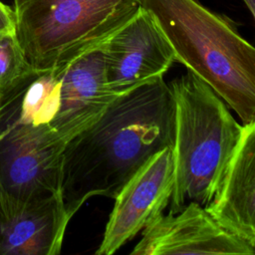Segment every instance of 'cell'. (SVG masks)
<instances>
[{
  "mask_svg": "<svg viewBox=\"0 0 255 255\" xmlns=\"http://www.w3.org/2000/svg\"><path fill=\"white\" fill-rule=\"evenodd\" d=\"M173 189L171 147L153 154L115 198L97 255H112L131 240L169 204Z\"/></svg>",
  "mask_w": 255,
  "mask_h": 255,
  "instance_id": "cell-7",
  "label": "cell"
},
{
  "mask_svg": "<svg viewBox=\"0 0 255 255\" xmlns=\"http://www.w3.org/2000/svg\"><path fill=\"white\" fill-rule=\"evenodd\" d=\"M103 44L56 68L59 108L50 128L67 142L93 124L118 97L106 80Z\"/></svg>",
  "mask_w": 255,
  "mask_h": 255,
  "instance_id": "cell-9",
  "label": "cell"
},
{
  "mask_svg": "<svg viewBox=\"0 0 255 255\" xmlns=\"http://www.w3.org/2000/svg\"><path fill=\"white\" fill-rule=\"evenodd\" d=\"M16 34V15L14 9L0 1V35Z\"/></svg>",
  "mask_w": 255,
  "mask_h": 255,
  "instance_id": "cell-13",
  "label": "cell"
},
{
  "mask_svg": "<svg viewBox=\"0 0 255 255\" xmlns=\"http://www.w3.org/2000/svg\"><path fill=\"white\" fill-rule=\"evenodd\" d=\"M66 142L46 125H15L0 132V188L21 200L60 194Z\"/></svg>",
  "mask_w": 255,
  "mask_h": 255,
  "instance_id": "cell-5",
  "label": "cell"
},
{
  "mask_svg": "<svg viewBox=\"0 0 255 255\" xmlns=\"http://www.w3.org/2000/svg\"><path fill=\"white\" fill-rule=\"evenodd\" d=\"M205 209L227 231L255 246V121L243 125L221 183Z\"/></svg>",
  "mask_w": 255,
  "mask_h": 255,
  "instance_id": "cell-11",
  "label": "cell"
},
{
  "mask_svg": "<svg viewBox=\"0 0 255 255\" xmlns=\"http://www.w3.org/2000/svg\"><path fill=\"white\" fill-rule=\"evenodd\" d=\"M174 103L173 189L169 213L215 195L242 131L223 100L187 71L169 84Z\"/></svg>",
  "mask_w": 255,
  "mask_h": 255,
  "instance_id": "cell-3",
  "label": "cell"
},
{
  "mask_svg": "<svg viewBox=\"0 0 255 255\" xmlns=\"http://www.w3.org/2000/svg\"><path fill=\"white\" fill-rule=\"evenodd\" d=\"M175 61L207 84L239 117L255 121V48L232 22L197 0H139Z\"/></svg>",
  "mask_w": 255,
  "mask_h": 255,
  "instance_id": "cell-2",
  "label": "cell"
},
{
  "mask_svg": "<svg viewBox=\"0 0 255 255\" xmlns=\"http://www.w3.org/2000/svg\"><path fill=\"white\" fill-rule=\"evenodd\" d=\"M33 69L27 62L16 34L0 35V91Z\"/></svg>",
  "mask_w": 255,
  "mask_h": 255,
  "instance_id": "cell-12",
  "label": "cell"
},
{
  "mask_svg": "<svg viewBox=\"0 0 255 255\" xmlns=\"http://www.w3.org/2000/svg\"><path fill=\"white\" fill-rule=\"evenodd\" d=\"M243 1L246 4L250 14L254 18V16H255V0H243Z\"/></svg>",
  "mask_w": 255,
  "mask_h": 255,
  "instance_id": "cell-14",
  "label": "cell"
},
{
  "mask_svg": "<svg viewBox=\"0 0 255 255\" xmlns=\"http://www.w3.org/2000/svg\"><path fill=\"white\" fill-rule=\"evenodd\" d=\"M142 230L130 255L255 253V246L227 231L194 201L176 213L158 214Z\"/></svg>",
  "mask_w": 255,
  "mask_h": 255,
  "instance_id": "cell-8",
  "label": "cell"
},
{
  "mask_svg": "<svg viewBox=\"0 0 255 255\" xmlns=\"http://www.w3.org/2000/svg\"><path fill=\"white\" fill-rule=\"evenodd\" d=\"M173 131L174 103L163 77L116 97L65 144L60 196L68 217L93 196L115 199L153 154L172 146Z\"/></svg>",
  "mask_w": 255,
  "mask_h": 255,
  "instance_id": "cell-1",
  "label": "cell"
},
{
  "mask_svg": "<svg viewBox=\"0 0 255 255\" xmlns=\"http://www.w3.org/2000/svg\"><path fill=\"white\" fill-rule=\"evenodd\" d=\"M70 220L60 194L21 200L0 188V255H57Z\"/></svg>",
  "mask_w": 255,
  "mask_h": 255,
  "instance_id": "cell-10",
  "label": "cell"
},
{
  "mask_svg": "<svg viewBox=\"0 0 255 255\" xmlns=\"http://www.w3.org/2000/svg\"><path fill=\"white\" fill-rule=\"evenodd\" d=\"M139 0H14L16 37L36 70L64 65L105 42Z\"/></svg>",
  "mask_w": 255,
  "mask_h": 255,
  "instance_id": "cell-4",
  "label": "cell"
},
{
  "mask_svg": "<svg viewBox=\"0 0 255 255\" xmlns=\"http://www.w3.org/2000/svg\"><path fill=\"white\" fill-rule=\"evenodd\" d=\"M103 52L107 84L118 96L163 77L176 62L170 44L141 6L104 42Z\"/></svg>",
  "mask_w": 255,
  "mask_h": 255,
  "instance_id": "cell-6",
  "label": "cell"
}]
</instances>
